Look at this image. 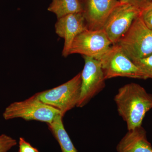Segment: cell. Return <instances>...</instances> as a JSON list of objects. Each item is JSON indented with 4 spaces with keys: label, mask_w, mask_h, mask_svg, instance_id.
<instances>
[{
    "label": "cell",
    "mask_w": 152,
    "mask_h": 152,
    "mask_svg": "<svg viewBox=\"0 0 152 152\" xmlns=\"http://www.w3.org/2000/svg\"><path fill=\"white\" fill-rule=\"evenodd\" d=\"M114 100L119 115L126 123L128 130L142 126L146 114L152 109V94L138 84L121 87Z\"/></svg>",
    "instance_id": "6da1fadb"
},
{
    "label": "cell",
    "mask_w": 152,
    "mask_h": 152,
    "mask_svg": "<svg viewBox=\"0 0 152 152\" xmlns=\"http://www.w3.org/2000/svg\"><path fill=\"white\" fill-rule=\"evenodd\" d=\"M60 115H62L58 110L42 102L37 93L27 99L11 104L5 110L3 116L6 120L21 118L26 121L34 120L48 124Z\"/></svg>",
    "instance_id": "7a4b0ae2"
},
{
    "label": "cell",
    "mask_w": 152,
    "mask_h": 152,
    "mask_svg": "<svg viewBox=\"0 0 152 152\" xmlns=\"http://www.w3.org/2000/svg\"><path fill=\"white\" fill-rule=\"evenodd\" d=\"M116 44L132 61L146 58L152 54V30L140 15Z\"/></svg>",
    "instance_id": "3957f363"
},
{
    "label": "cell",
    "mask_w": 152,
    "mask_h": 152,
    "mask_svg": "<svg viewBox=\"0 0 152 152\" xmlns=\"http://www.w3.org/2000/svg\"><path fill=\"white\" fill-rule=\"evenodd\" d=\"M96 60L101 63L106 80L117 77L147 79L145 74L117 44L113 45Z\"/></svg>",
    "instance_id": "277c9868"
},
{
    "label": "cell",
    "mask_w": 152,
    "mask_h": 152,
    "mask_svg": "<svg viewBox=\"0 0 152 152\" xmlns=\"http://www.w3.org/2000/svg\"><path fill=\"white\" fill-rule=\"evenodd\" d=\"M81 72L73 78L51 89L38 93L42 102L61 112L63 117L66 113L77 107L80 94Z\"/></svg>",
    "instance_id": "5b68a950"
},
{
    "label": "cell",
    "mask_w": 152,
    "mask_h": 152,
    "mask_svg": "<svg viewBox=\"0 0 152 152\" xmlns=\"http://www.w3.org/2000/svg\"><path fill=\"white\" fill-rule=\"evenodd\" d=\"M83 57L85 65L81 72V87L78 107L86 106L105 87L106 80L99 61L91 57Z\"/></svg>",
    "instance_id": "8992f818"
},
{
    "label": "cell",
    "mask_w": 152,
    "mask_h": 152,
    "mask_svg": "<svg viewBox=\"0 0 152 152\" xmlns=\"http://www.w3.org/2000/svg\"><path fill=\"white\" fill-rule=\"evenodd\" d=\"M113 45L103 29H87L74 39L69 55L79 54L98 59Z\"/></svg>",
    "instance_id": "52a82bcc"
},
{
    "label": "cell",
    "mask_w": 152,
    "mask_h": 152,
    "mask_svg": "<svg viewBox=\"0 0 152 152\" xmlns=\"http://www.w3.org/2000/svg\"><path fill=\"white\" fill-rule=\"evenodd\" d=\"M141 9L126 3L120 2L110 15L103 29L113 45L116 44L127 31Z\"/></svg>",
    "instance_id": "ba28073f"
},
{
    "label": "cell",
    "mask_w": 152,
    "mask_h": 152,
    "mask_svg": "<svg viewBox=\"0 0 152 152\" xmlns=\"http://www.w3.org/2000/svg\"><path fill=\"white\" fill-rule=\"evenodd\" d=\"M88 29L83 12L67 15L58 19L55 24L57 35L64 40L62 55H69V51L74 39L78 35Z\"/></svg>",
    "instance_id": "9c48e42d"
},
{
    "label": "cell",
    "mask_w": 152,
    "mask_h": 152,
    "mask_svg": "<svg viewBox=\"0 0 152 152\" xmlns=\"http://www.w3.org/2000/svg\"><path fill=\"white\" fill-rule=\"evenodd\" d=\"M119 3L118 0H88L83 13L88 29L103 28L110 15Z\"/></svg>",
    "instance_id": "30bf717a"
},
{
    "label": "cell",
    "mask_w": 152,
    "mask_h": 152,
    "mask_svg": "<svg viewBox=\"0 0 152 152\" xmlns=\"http://www.w3.org/2000/svg\"><path fill=\"white\" fill-rule=\"evenodd\" d=\"M117 152H152L147 132L142 127L128 130L117 146Z\"/></svg>",
    "instance_id": "8fae6325"
},
{
    "label": "cell",
    "mask_w": 152,
    "mask_h": 152,
    "mask_svg": "<svg viewBox=\"0 0 152 152\" xmlns=\"http://www.w3.org/2000/svg\"><path fill=\"white\" fill-rule=\"evenodd\" d=\"M63 116L60 115L48 124L49 129L59 144L62 152H78L74 146L63 122Z\"/></svg>",
    "instance_id": "7c38bea8"
},
{
    "label": "cell",
    "mask_w": 152,
    "mask_h": 152,
    "mask_svg": "<svg viewBox=\"0 0 152 152\" xmlns=\"http://www.w3.org/2000/svg\"><path fill=\"white\" fill-rule=\"evenodd\" d=\"M48 10L55 14L58 19L69 14L83 12L84 11L79 0H52Z\"/></svg>",
    "instance_id": "4fadbf2b"
},
{
    "label": "cell",
    "mask_w": 152,
    "mask_h": 152,
    "mask_svg": "<svg viewBox=\"0 0 152 152\" xmlns=\"http://www.w3.org/2000/svg\"><path fill=\"white\" fill-rule=\"evenodd\" d=\"M133 62L145 74L147 79H152V54Z\"/></svg>",
    "instance_id": "5bb4252c"
},
{
    "label": "cell",
    "mask_w": 152,
    "mask_h": 152,
    "mask_svg": "<svg viewBox=\"0 0 152 152\" xmlns=\"http://www.w3.org/2000/svg\"><path fill=\"white\" fill-rule=\"evenodd\" d=\"M140 16L148 28L152 30V1H147L141 10Z\"/></svg>",
    "instance_id": "9a60e30c"
},
{
    "label": "cell",
    "mask_w": 152,
    "mask_h": 152,
    "mask_svg": "<svg viewBox=\"0 0 152 152\" xmlns=\"http://www.w3.org/2000/svg\"><path fill=\"white\" fill-rule=\"evenodd\" d=\"M17 144L16 140L10 136L4 134L0 135V152H7Z\"/></svg>",
    "instance_id": "2e32d148"
},
{
    "label": "cell",
    "mask_w": 152,
    "mask_h": 152,
    "mask_svg": "<svg viewBox=\"0 0 152 152\" xmlns=\"http://www.w3.org/2000/svg\"><path fill=\"white\" fill-rule=\"evenodd\" d=\"M19 144V152H40L37 149L34 148L29 143L26 141L23 138H20Z\"/></svg>",
    "instance_id": "e0dca14e"
},
{
    "label": "cell",
    "mask_w": 152,
    "mask_h": 152,
    "mask_svg": "<svg viewBox=\"0 0 152 152\" xmlns=\"http://www.w3.org/2000/svg\"><path fill=\"white\" fill-rule=\"evenodd\" d=\"M121 3H126L141 9L147 1L146 0H118Z\"/></svg>",
    "instance_id": "ac0fdd59"
},
{
    "label": "cell",
    "mask_w": 152,
    "mask_h": 152,
    "mask_svg": "<svg viewBox=\"0 0 152 152\" xmlns=\"http://www.w3.org/2000/svg\"><path fill=\"white\" fill-rule=\"evenodd\" d=\"M147 1H152V0H146Z\"/></svg>",
    "instance_id": "d6986e66"
}]
</instances>
